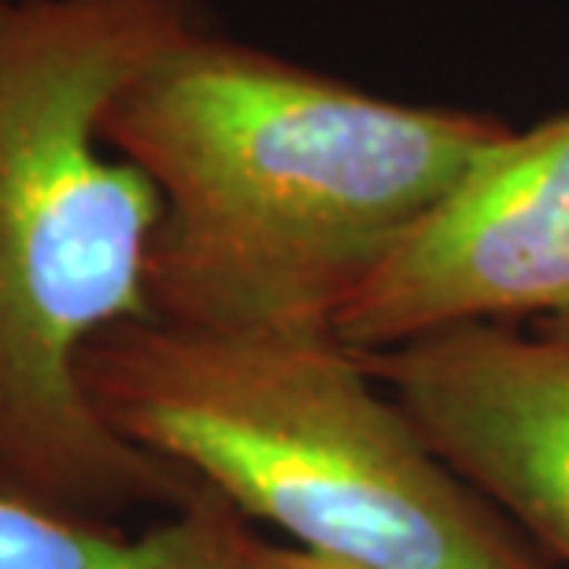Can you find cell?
<instances>
[{"instance_id": "7a4b0ae2", "label": "cell", "mask_w": 569, "mask_h": 569, "mask_svg": "<svg viewBox=\"0 0 569 569\" xmlns=\"http://www.w3.org/2000/svg\"><path fill=\"white\" fill-rule=\"evenodd\" d=\"M200 27L189 0H0V485L97 521L203 496L122 440L82 385L104 329L152 318L163 219L156 181L100 152V119Z\"/></svg>"}, {"instance_id": "8992f818", "label": "cell", "mask_w": 569, "mask_h": 569, "mask_svg": "<svg viewBox=\"0 0 569 569\" xmlns=\"http://www.w3.org/2000/svg\"><path fill=\"white\" fill-rule=\"evenodd\" d=\"M259 532L219 496L119 529L0 485V569H241Z\"/></svg>"}, {"instance_id": "52a82bcc", "label": "cell", "mask_w": 569, "mask_h": 569, "mask_svg": "<svg viewBox=\"0 0 569 569\" xmlns=\"http://www.w3.org/2000/svg\"><path fill=\"white\" fill-rule=\"evenodd\" d=\"M241 569H373V566L326 559V555L292 548V543H274V540L256 537L252 548H248V555H244Z\"/></svg>"}, {"instance_id": "ba28073f", "label": "cell", "mask_w": 569, "mask_h": 569, "mask_svg": "<svg viewBox=\"0 0 569 569\" xmlns=\"http://www.w3.org/2000/svg\"><path fill=\"white\" fill-rule=\"evenodd\" d=\"M566 345H569V340H566Z\"/></svg>"}, {"instance_id": "6da1fadb", "label": "cell", "mask_w": 569, "mask_h": 569, "mask_svg": "<svg viewBox=\"0 0 569 569\" xmlns=\"http://www.w3.org/2000/svg\"><path fill=\"white\" fill-rule=\"evenodd\" d=\"M510 130L378 97L208 27L100 119V141L163 197L148 311L222 333H333L392 248Z\"/></svg>"}, {"instance_id": "3957f363", "label": "cell", "mask_w": 569, "mask_h": 569, "mask_svg": "<svg viewBox=\"0 0 569 569\" xmlns=\"http://www.w3.org/2000/svg\"><path fill=\"white\" fill-rule=\"evenodd\" d=\"M100 418L292 548L373 569H555L337 333L138 318L82 359Z\"/></svg>"}, {"instance_id": "5b68a950", "label": "cell", "mask_w": 569, "mask_h": 569, "mask_svg": "<svg viewBox=\"0 0 569 569\" xmlns=\"http://www.w3.org/2000/svg\"><path fill=\"white\" fill-rule=\"evenodd\" d=\"M432 451L555 569H569V345L459 326L362 351Z\"/></svg>"}, {"instance_id": "277c9868", "label": "cell", "mask_w": 569, "mask_h": 569, "mask_svg": "<svg viewBox=\"0 0 569 569\" xmlns=\"http://www.w3.org/2000/svg\"><path fill=\"white\" fill-rule=\"evenodd\" d=\"M521 322L569 340V111L488 148L351 296L333 333L381 351Z\"/></svg>"}]
</instances>
